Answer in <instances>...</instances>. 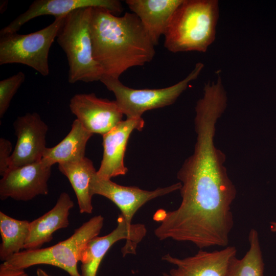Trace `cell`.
Here are the masks:
<instances>
[{
    "instance_id": "cell-1",
    "label": "cell",
    "mask_w": 276,
    "mask_h": 276,
    "mask_svg": "<svg viewBox=\"0 0 276 276\" xmlns=\"http://www.w3.org/2000/svg\"><path fill=\"white\" fill-rule=\"evenodd\" d=\"M90 29L93 57L103 76L119 79L155 56V45L133 13L118 16L106 9L93 8Z\"/></svg>"
},
{
    "instance_id": "cell-2",
    "label": "cell",
    "mask_w": 276,
    "mask_h": 276,
    "mask_svg": "<svg viewBox=\"0 0 276 276\" xmlns=\"http://www.w3.org/2000/svg\"><path fill=\"white\" fill-rule=\"evenodd\" d=\"M219 17L217 0H182L164 35L169 51L205 52L215 39Z\"/></svg>"
},
{
    "instance_id": "cell-3",
    "label": "cell",
    "mask_w": 276,
    "mask_h": 276,
    "mask_svg": "<svg viewBox=\"0 0 276 276\" xmlns=\"http://www.w3.org/2000/svg\"><path fill=\"white\" fill-rule=\"evenodd\" d=\"M92 8L78 9L66 15L56 37L66 56L71 84L100 81L103 76L93 57L90 29Z\"/></svg>"
},
{
    "instance_id": "cell-4",
    "label": "cell",
    "mask_w": 276,
    "mask_h": 276,
    "mask_svg": "<svg viewBox=\"0 0 276 276\" xmlns=\"http://www.w3.org/2000/svg\"><path fill=\"white\" fill-rule=\"evenodd\" d=\"M103 222L101 215L95 216L75 229L68 239L44 248L25 249L4 263L23 269L37 265H50L65 270L71 276H82L77 268L81 252L87 243L98 236Z\"/></svg>"
},
{
    "instance_id": "cell-5",
    "label": "cell",
    "mask_w": 276,
    "mask_h": 276,
    "mask_svg": "<svg viewBox=\"0 0 276 276\" xmlns=\"http://www.w3.org/2000/svg\"><path fill=\"white\" fill-rule=\"evenodd\" d=\"M65 17L56 18L48 26L29 34H0V64H24L43 76H48L50 49Z\"/></svg>"
},
{
    "instance_id": "cell-6",
    "label": "cell",
    "mask_w": 276,
    "mask_h": 276,
    "mask_svg": "<svg viewBox=\"0 0 276 276\" xmlns=\"http://www.w3.org/2000/svg\"><path fill=\"white\" fill-rule=\"evenodd\" d=\"M203 67V63H197L185 78L173 85L162 88H132L124 85L119 79L105 76L100 81L114 94L115 101L127 118H140L146 111L174 103L189 83L198 77Z\"/></svg>"
},
{
    "instance_id": "cell-7",
    "label": "cell",
    "mask_w": 276,
    "mask_h": 276,
    "mask_svg": "<svg viewBox=\"0 0 276 276\" xmlns=\"http://www.w3.org/2000/svg\"><path fill=\"white\" fill-rule=\"evenodd\" d=\"M117 226L109 234L95 237L84 247L80 257L82 276H96L100 264L111 246L116 242L125 239L126 243L122 249L123 256L135 254L138 244L147 234L143 224L129 225L121 214L117 219Z\"/></svg>"
},
{
    "instance_id": "cell-8",
    "label": "cell",
    "mask_w": 276,
    "mask_h": 276,
    "mask_svg": "<svg viewBox=\"0 0 276 276\" xmlns=\"http://www.w3.org/2000/svg\"><path fill=\"white\" fill-rule=\"evenodd\" d=\"M96 172L90 182L91 194L103 196L113 202L120 209L121 215L129 225L132 224V219L136 211L148 201L180 190L181 186L179 182L166 187L147 191L136 187L119 185L110 179L99 178Z\"/></svg>"
},
{
    "instance_id": "cell-9",
    "label": "cell",
    "mask_w": 276,
    "mask_h": 276,
    "mask_svg": "<svg viewBox=\"0 0 276 276\" xmlns=\"http://www.w3.org/2000/svg\"><path fill=\"white\" fill-rule=\"evenodd\" d=\"M51 166L41 160L25 166L10 169L0 180V198L29 201L49 193Z\"/></svg>"
},
{
    "instance_id": "cell-10",
    "label": "cell",
    "mask_w": 276,
    "mask_h": 276,
    "mask_svg": "<svg viewBox=\"0 0 276 276\" xmlns=\"http://www.w3.org/2000/svg\"><path fill=\"white\" fill-rule=\"evenodd\" d=\"M17 142L9 161V168H18L41 160L46 149L48 125L37 112L19 116L13 123Z\"/></svg>"
},
{
    "instance_id": "cell-11",
    "label": "cell",
    "mask_w": 276,
    "mask_h": 276,
    "mask_svg": "<svg viewBox=\"0 0 276 276\" xmlns=\"http://www.w3.org/2000/svg\"><path fill=\"white\" fill-rule=\"evenodd\" d=\"M70 108L86 130L102 135L121 122L124 115L115 100L99 98L94 93L75 95Z\"/></svg>"
},
{
    "instance_id": "cell-12",
    "label": "cell",
    "mask_w": 276,
    "mask_h": 276,
    "mask_svg": "<svg viewBox=\"0 0 276 276\" xmlns=\"http://www.w3.org/2000/svg\"><path fill=\"white\" fill-rule=\"evenodd\" d=\"M237 251L235 246H227L213 251L200 249L195 255L182 259L167 254L162 260L174 267L162 276H225L229 263Z\"/></svg>"
},
{
    "instance_id": "cell-13",
    "label": "cell",
    "mask_w": 276,
    "mask_h": 276,
    "mask_svg": "<svg viewBox=\"0 0 276 276\" xmlns=\"http://www.w3.org/2000/svg\"><path fill=\"white\" fill-rule=\"evenodd\" d=\"M88 8L106 9L115 15L123 10L121 3L117 0H35L25 12L3 28L0 34L17 32L24 24L38 16L52 15L56 18Z\"/></svg>"
},
{
    "instance_id": "cell-14",
    "label": "cell",
    "mask_w": 276,
    "mask_h": 276,
    "mask_svg": "<svg viewBox=\"0 0 276 276\" xmlns=\"http://www.w3.org/2000/svg\"><path fill=\"white\" fill-rule=\"evenodd\" d=\"M142 118H127L103 134V155L100 168L96 172L100 179H110L124 175L128 171L124 158L129 137L134 130H142L144 126Z\"/></svg>"
},
{
    "instance_id": "cell-15",
    "label": "cell",
    "mask_w": 276,
    "mask_h": 276,
    "mask_svg": "<svg viewBox=\"0 0 276 276\" xmlns=\"http://www.w3.org/2000/svg\"><path fill=\"white\" fill-rule=\"evenodd\" d=\"M182 0H126L155 45L165 35L175 11Z\"/></svg>"
},
{
    "instance_id": "cell-16",
    "label": "cell",
    "mask_w": 276,
    "mask_h": 276,
    "mask_svg": "<svg viewBox=\"0 0 276 276\" xmlns=\"http://www.w3.org/2000/svg\"><path fill=\"white\" fill-rule=\"evenodd\" d=\"M74 205L70 195L66 192L62 193L51 210L30 222L29 234L24 249L40 248L52 240L54 232L67 227L70 211Z\"/></svg>"
},
{
    "instance_id": "cell-17",
    "label": "cell",
    "mask_w": 276,
    "mask_h": 276,
    "mask_svg": "<svg viewBox=\"0 0 276 276\" xmlns=\"http://www.w3.org/2000/svg\"><path fill=\"white\" fill-rule=\"evenodd\" d=\"M93 135L76 119L69 133L60 143L46 148L41 160L51 167L56 163L79 160L85 157L86 144Z\"/></svg>"
},
{
    "instance_id": "cell-18",
    "label": "cell",
    "mask_w": 276,
    "mask_h": 276,
    "mask_svg": "<svg viewBox=\"0 0 276 276\" xmlns=\"http://www.w3.org/2000/svg\"><path fill=\"white\" fill-rule=\"evenodd\" d=\"M58 169L67 178L74 189L80 213H92L93 195L90 182L97 172L93 162L85 156L78 161L58 164Z\"/></svg>"
},
{
    "instance_id": "cell-19",
    "label": "cell",
    "mask_w": 276,
    "mask_h": 276,
    "mask_svg": "<svg viewBox=\"0 0 276 276\" xmlns=\"http://www.w3.org/2000/svg\"><path fill=\"white\" fill-rule=\"evenodd\" d=\"M30 222L13 218L0 212V259L3 262L24 249L29 234Z\"/></svg>"
},
{
    "instance_id": "cell-20",
    "label": "cell",
    "mask_w": 276,
    "mask_h": 276,
    "mask_svg": "<svg viewBox=\"0 0 276 276\" xmlns=\"http://www.w3.org/2000/svg\"><path fill=\"white\" fill-rule=\"evenodd\" d=\"M248 238V251L241 259L236 256L232 259L225 276H263L264 264L258 232L251 228Z\"/></svg>"
},
{
    "instance_id": "cell-21",
    "label": "cell",
    "mask_w": 276,
    "mask_h": 276,
    "mask_svg": "<svg viewBox=\"0 0 276 276\" xmlns=\"http://www.w3.org/2000/svg\"><path fill=\"white\" fill-rule=\"evenodd\" d=\"M25 74L20 71L0 81L1 118L7 111L13 97L25 81Z\"/></svg>"
},
{
    "instance_id": "cell-22",
    "label": "cell",
    "mask_w": 276,
    "mask_h": 276,
    "mask_svg": "<svg viewBox=\"0 0 276 276\" xmlns=\"http://www.w3.org/2000/svg\"><path fill=\"white\" fill-rule=\"evenodd\" d=\"M11 143L5 139H0V175L3 176L9 170L12 153Z\"/></svg>"
},
{
    "instance_id": "cell-23",
    "label": "cell",
    "mask_w": 276,
    "mask_h": 276,
    "mask_svg": "<svg viewBox=\"0 0 276 276\" xmlns=\"http://www.w3.org/2000/svg\"><path fill=\"white\" fill-rule=\"evenodd\" d=\"M0 276H29L25 269L16 268L3 263L0 265Z\"/></svg>"
},
{
    "instance_id": "cell-24",
    "label": "cell",
    "mask_w": 276,
    "mask_h": 276,
    "mask_svg": "<svg viewBox=\"0 0 276 276\" xmlns=\"http://www.w3.org/2000/svg\"><path fill=\"white\" fill-rule=\"evenodd\" d=\"M37 276H52L47 273L44 270L41 268H38L36 271Z\"/></svg>"
},
{
    "instance_id": "cell-25",
    "label": "cell",
    "mask_w": 276,
    "mask_h": 276,
    "mask_svg": "<svg viewBox=\"0 0 276 276\" xmlns=\"http://www.w3.org/2000/svg\"><path fill=\"white\" fill-rule=\"evenodd\" d=\"M270 229L274 233H276V221H272L270 223Z\"/></svg>"
}]
</instances>
